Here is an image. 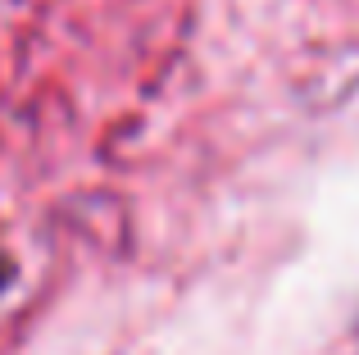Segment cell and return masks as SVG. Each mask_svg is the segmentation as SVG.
Listing matches in <instances>:
<instances>
[{
	"label": "cell",
	"mask_w": 359,
	"mask_h": 355,
	"mask_svg": "<svg viewBox=\"0 0 359 355\" xmlns=\"http://www.w3.org/2000/svg\"><path fill=\"white\" fill-rule=\"evenodd\" d=\"M9 283V264H5V260H0V287H5Z\"/></svg>",
	"instance_id": "1"
}]
</instances>
